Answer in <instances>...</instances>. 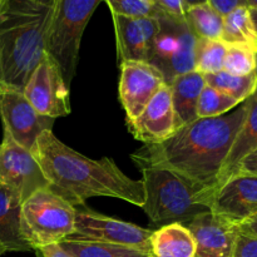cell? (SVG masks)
<instances>
[{
  "mask_svg": "<svg viewBox=\"0 0 257 257\" xmlns=\"http://www.w3.org/2000/svg\"><path fill=\"white\" fill-rule=\"evenodd\" d=\"M247 114V103L233 112L198 118L178 128L160 143L143 145L131 157L140 168L172 171L191 182L213 191L235 138Z\"/></svg>",
  "mask_w": 257,
  "mask_h": 257,
  "instance_id": "1",
  "label": "cell"
},
{
  "mask_svg": "<svg viewBox=\"0 0 257 257\" xmlns=\"http://www.w3.org/2000/svg\"><path fill=\"white\" fill-rule=\"evenodd\" d=\"M32 153L49 182V190L74 207L100 196L145 206L143 181L125 176L112 158L85 157L58 140L52 131L38 137Z\"/></svg>",
  "mask_w": 257,
  "mask_h": 257,
  "instance_id": "2",
  "label": "cell"
},
{
  "mask_svg": "<svg viewBox=\"0 0 257 257\" xmlns=\"http://www.w3.org/2000/svg\"><path fill=\"white\" fill-rule=\"evenodd\" d=\"M53 4L10 0L0 17V55L5 84L22 90L45 53Z\"/></svg>",
  "mask_w": 257,
  "mask_h": 257,
  "instance_id": "3",
  "label": "cell"
},
{
  "mask_svg": "<svg viewBox=\"0 0 257 257\" xmlns=\"http://www.w3.org/2000/svg\"><path fill=\"white\" fill-rule=\"evenodd\" d=\"M141 172L146 193L142 208L153 225H183L200 213L210 211L207 202L212 191L172 171L146 167L141 168Z\"/></svg>",
  "mask_w": 257,
  "mask_h": 257,
  "instance_id": "4",
  "label": "cell"
},
{
  "mask_svg": "<svg viewBox=\"0 0 257 257\" xmlns=\"http://www.w3.org/2000/svg\"><path fill=\"white\" fill-rule=\"evenodd\" d=\"M100 2L103 0H54L45 53L60 68L69 88L77 73L83 33Z\"/></svg>",
  "mask_w": 257,
  "mask_h": 257,
  "instance_id": "5",
  "label": "cell"
},
{
  "mask_svg": "<svg viewBox=\"0 0 257 257\" xmlns=\"http://www.w3.org/2000/svg\"><path fill=\"white\" fill-rule=\"evenodd\" d=\"M75 207L49 188L38 190L22 203L20 228L33 250L59 243L74 232Z\"/></svg>",
  "mask_w": 257,
  "mask_h": 257,
  "instance_id": "6",
  "label": "cell"
},
{
  "mask_svg": "<svg viewBox=\"0 0 257 257\" xmlns=\"http://www.w3.org/2000/svg\"><path fill=\"white\" fill-rule=\"evenodd\" d=\"M158 22L160 29L153 42L150 63L162 73L170 85L180 75L196 70L197 37L186 19L165 14Z\"/></svg>",
  "mask_w": 257,
  "mask_h": 257,
  "instance_id": "7",
  "label": "cell"
},
{
  "mask_svg": "<svg viewBox=\"0 0 257 257\" xmlns=\"http://www.w3.org/2000/svg\"><path fill=\"white\" fill-rule=\"evenodd\" d=\"M152 233L153 231L135 223L108 217L87 208L78 210L75 207L74 232L65 240L113 243L151 252Z\"/></svg>",
  "mask_w": 257,
  "mask_h": 257,
  "instance_id": "8",
  "label": "cell"
},
{
  "mask_svg": "<svg viewBox=\"0 0 257 257\" xmlns=\"http://www.w3.org/2000/svg\"><path fill=\"white\" fill-rule=\"evenodd\" d=\"M23 93L39 114L53 119L70 114L69 87L60 68L47 53L29 75Z\"/></svg>",
  "mask_w": 257,
  "mask_h": 257,
  "instance_id": "9",
  "label": "cell"
},
{
  "mask_svg": "<svg viewBox=\"0 0 257 257\" xmlns=\"http://www.w3.org/2000/svg\"><path fill=\"white\" fill-rule=\"evenodd\" d=\"M0 183L12 190L22 203L49 182L30 151L18 145L4 128L0 145Z\"/></svg>",
  "mask_w": 257,
  "mask_h": 257,
  "instance_id": "10",
  "label": "cell"
},
{
  "mask_svg": "<svg viewBox=\"0 0 257 257\" xmlns=\"http://www.w3.org/2000/svg\"><path fill=\"white\" fill-rule=\"evenodd\" d=\"M0 117L3 128L13 140L32 152L38 137L45 131H52L54 120L39 114L28 102L22 90L8 88L0 94Z\"/></svg>",
  "mask_w": 257,
  "mask_h": 257,
  "instance_id": "11",
  "label": "cell"
},
{
  "mask_svg": "<svg viewBox=\"0 0 257 257\" xmlns=\"http://www.w3.org/2000/svg\"><path fill=\"white\" fill-rule=\"evenodd\" d=\"M165 84L162 73L151 63L120 62L119 99L127 122L136 119Z\"/></svg>",
  "mask_w": 257,
  "mask_h": 257,
  "instance_id": "12",
  "label": "cell"
},
{
  "mask_svg": "<svg viewBox=\"0 0 257 257\" xmlns=\"http://www.w3.org/2000/svg\"><path fill=\"white\" fill-rule=\"evenodd\" d=\"M207 207L238 226L250 220L257 215V176L233 175L212 191Z\"/></svg>",
  "mask_w": 257,
  "mask_h": 257,
  "instance_id": "13",
  "label": "cell"
},
{
  "mask_svg": "<svg viewBox=\"0 0 257 257\" xmlns=\"http://www.w3.org/2000/svg\"><path fill=\"white\" fill-rule=\"evenodd\" d=\"M128 131L143 145L160 143L178 130L170 85L165 84L136 119L127 122Z\"/></svg>",
  "mask_w": 257,
  "mask_h": 257,
  "instance_id": "14",
  "label": "cell"
},
{
  "mask_svg": "<svg viewBox=\"0 0 257 257\" xmlns=\"http://www.w3.org/2000/svg\"><path fill=\"white\" fill-rule=\"evenodd\" d=\"M195 238V257H232L240 226L211 211L200 213L187 223Z\"/></svg>",
  "mask_w": 257,
  "mask_h": 257,
  "instance_id": "15",
  "label": "cell"
},
{
  "mask_svg": "<svg viewBox=\"0 0 257 257\" xmlns=\"http://www.w3.org/2000/svg\"><path fill=\"white\" fill-rule=\"evenodd\" d=\"M120 62L137 60L150 63L155 38L160 29L157 18H130L112 14Z\"/></svg>",
  "mask_w": 257,
  "mask_h": 257,
  "instance_id": "16",
  "label": "cell"
},
{
  "mask_svg": "<svg viewBox=\"0 0 257 257\" xmlns=\"http://www.w3.org/2000/svg\"><path fill=\"white\" fill-rule=\"evenodd\" d=\"M246 103H247V114L223 163L222 170L218 176L217 187L232 177L240 163L257 148V88L253 94L246 99Z\"/></svg>",
  "mask_w": 257,
  "mask_h": 257,
  "instance_id": "17",
  "label": "cell"
},
{
  "mask_svg": "<svg viewBox=\"0 0 257 257\" xmlns=\"http://www.w3.org/2000/svg\"><path fill=\"white\" fill-rule=\"evenodd\" d=\"M205 87V75L198 70L180 75L170 84L178 128L198 119L197 104Z\"/></svg>",
  "mask_w": 257,
  "mask_h": 257,
  "instance_id": "18",
  "label": "cell"
},
{
  "mask_svg": "<svg viewBox=\"0 0 257 257\" xmlns=\"http://www.w3.org/2000/svg\"><path fill=\"white\" fill-rule=\"evenodd\" d=\"M20 198L0 183V245L10 251H32L20 228Z\"/></svg>",
  "mask_w": 257,
  "mask_h": 257,
  "instance_id": "19",
  "label": "cell"
},
{
  "mask_svg": "<svg viewBox=\"0 0 257 257\" xmlns=\"http://www.w3.org/2000/svg\"><path fill=\"white\" fill-rule=\"evenodd\" d=\"M151 252L153 257H195V238L182 223L161 226L152 233Z\"/></svg>",
  "mask_w": 257,
  "mask_h": 257,
  "instance_id": "20",
  "label": "cell"
},
{
  "mask_svg": "<svg viewBox=\"0 0 257 257\" xmlns=\"http://www.w3.org/2000/svg\"><path fill=\"white\" fill-rule=\"evenodd\" d=\"M221 40L226 45H242L257 52V33L247 7L236 8L223 17Z\"/></svg>",
  "mask_w": 257,
  "mask_h": 257,
  "instance_id": "21",
  "label": "cell"
},
{
  "mask_svg": "<svg viewBox=\"0 0 257 257\" xmlns=\"http://www.w3.org/2000/svg\"><path fill=\"white\" fill-rule=\"evenodd\" d=\"M60 246L73 257H153L151 252L94 241L63 240Z\"/></svg>",
  "mask_w": 257,
  "mask_h": 257,
  "instance_id": "22",
  "label": "cell"
},
{
  "mask_svg": "<svg viewBox=\"0 0 257 257\" xmlns=\"http://www.w3.org/2000/svg\"><path fill=\"white\" fill-rule=\"evenodd\" d=\"M185 19L197 38L221 40L223 15L208 3L187 8Z\"/></svg>",
  "mask_w": 257,
  "mask_h": 257,
  "instance_id": "23",
  "label": "cell"
},
{
  "mask_svg": "<svg viewBox=\"0 0 257 257\" xmlns=\"http://www.w3.org/2000/svg\"><path fill=\"white\" fill-rule=\"evenodd\" d=\"M205 75L206 85L215 88L225 94L230 95L238 103L245 102L253 94L257 88L256 73L247 75H233L225 70L210 73Z\"/></svg>",
  "mask_w": 257,
  "mask_h": 257,
  "instance_id": "24",
  "label": "cell"
},
{
  "mask_svg": "<svg viewBox=\"0 0 257 257\" xmlns=\"http://www.w3.org/2000/svg\"><path fill=\"white\" fill-rule=\"evenodd\" d=\"M228 45L222 40L197 38L196 43V70L210 74L223 70V60Z\"/></svg>",
  "mask_w": 257,
  "mask_h": 257,
  "instance_id": "25",
  "label": "cell"
},
{
  "mask_svg": "<svg viewBox=\"0 0 257 257\" xmlns=\"http://www.w3.org/2000/svg\"><path fill=\"white\" fill-rule=\"evenodd\" d=\"M240 103L230 95L206 85L200 95L197 104L198 118H211L223 115L236 108Z\"/></svg>",
  "mask_w": 257,
  "mask_h": 257,
  "instance_id": "26",
  "label": "cell"
},
{
  "mask_svg": "<svg viewBox=\"0 0 257 257\" xmlns=\"http://www.w3.org/2000/svg\"><path fill=\"white\" fill-rule=\"evenodd\" d=\"M256 69V52L242 45H228L223 70L233 75H247Z\"/></svg>",
  "mask_w": 257,
  "mask_h": 257,
  "instance_id": "27",
  "label": "cell"
},
{
  "mask_svg": "<svg viewBox=\"0 0 257 257\" xmlns=\"http://www.w3.org/2000/svg\"><path fill=\"white\" fill-rule=\"evenodd\" d=\"M112 14L130 18H161L166 14L157 5L146 0H103Z\"/></svg>",
  "mask_w": 257,
  "mask_h": 257,
  "instance_id": "28",
  "label": "cell"
},
{
  "mask_svg": "<svg viewBox=\"0 0 257 257\" xmlns=\"http://www.w3.org/2000/svg\"><path fill=\"white\" fill-rule=\"evenodd\" d=\"M232 257H257V236L240 230L236 238Z\"/></svg>",
  "mask_w": 257,
  "mask_h": 257,
  "instance_id": "29",
  "label": "cell"
},
{
  "mask_svg": "<svg viewBox=\"0 0 257 257\" xmlns=\"http://www.w3.org/2000/svg\"><path fill=\"white\" fill-rule=\"evenodd\" d=\"M153 2L167 15L178 19H185L186 5L183 0H153Z\"/></svg>",
  "mask_w": 257,
  "mask_h": 257,
  "instance_id": "30",
  "label": "cell"
},
{
  "mask_svg": "<svg viewBox=\"0 0 257 257\" xmlns=\"http://www.w3.org/2000/svg\"><path fill=\"white\" fill-rule=\"evenodd\" d=\"M208 4L212 5L218 13L225 17L233 9L240 7H247L246 0H208Z\"/></svg>",
  "mask_w": 257,
  "mask_h": 257,
  "instance_id": "31",
  "label": "cell"
},
{
  "mask_svg": "<svg viewBox=\"0 0 257 257\" xmlns=\"http://www.w3.org/2000/svg\"><path fill=\"white\" fill-rule=\"evenodd\" d=\"M40 257H73L60 246V243H49L38 248Z\"/></svg>",
  "mask_w": 257,
  "mask_h": 257,
  "instance_id": "32",
  "label": "cell"
},
{
  "mask_svg": "<svg viewBox=\"0 0 257 257\" xmlns=\"http://www.w3.org/2000/svg\"><path fill=\"white\" fill-rule=\"evenodd\" d=\"M236 173H247V175L257 176V148L240 163Z\"/></svg>",
  "mask_w": 257,
  "mask_h": 257,
  "instance_id": "33",
  "label": "cell"
},
{
  "mask_svg": "<svg viewBox=\"0 0 257 257\" xmlns=\"http://www.w3.org/2000/svg\"><path fill=\"white\" fill-rule=\"evenodd\" d=\"M240 230L243 231V232H247L251 233V235L257 236V215L251 217L250 220L245 221L243 223H241Z\"/></svg>",
  "mask_w": 257,
  "mask_h": 257,
  "instance_id": "34",
  "label": "cell"
},
{
  "mask_svg": "<svg viewBox=\"0 0 257 257\" xmlns=\"http://www.w3.org/2000/svg\"><path fill=\"white\" fill-rule=\"evenodd\" d=\"M8 85L5 84L4 82V73H3V64H2V55H0V94H2L3 92H5V90L8 89Z\"/></svg>",
  "mask_w": 257,
  "mask_h": 257,
  "instance_id": "35",
  "label": "cell"
},
{
  "mask_svg": "<svg viewBox=\"0 0 257 257\" xmlns=\"http://www.w3.org/2000/svg\"><path fill=\"white\" fill-rule=\"evenodd\" d=\"M186 5V9L191 7H195V5H200V4H205V3H208V0H183Z\"/></svg>",
  "mask_w": 257,
  "mask_h": 257,
  "instance_id": "36",
  "label": "cell"
},
{
  "mask_svg": "<svg viewBox=\"0 0 257 257\" xmlns=\"http://www.w3.org/2000/svg\"><path fill=\"white\" fill-rule=\"evenodd\" d=\"M250 10V15H251V20L253 23V27H255V30L257 33V9H248Z\"/></svg>",
  "mask_w": 257,
  "mask_h": 257,
  "instance_id": "37",
  "label": "cell"
},
{
  "mask_svg": "<svg viewBox=\"0 0 257 257\" xmlns=\"http://www.w3.org/2000/svg\"><path fill=\"white\" fill-rule=\"evenodd\" d=\"M9 2H10V0H0V17H2L3 13L5 12L8 4H9Z\"/></svg>",
  "mask_w": 257,
  "mask_h": 257,
  "instance_id": "38",
  "label": "cell"
},
{
  "mask_svg": "<svg viewBox=\"0 0 257 257\" xmlns=\"http://www.w3.org/2000/svg\"><path fill=\"white\" fill-rule=\"evenodd\" d=\"M248 9H257V0H246Z\"/></svg>",
  "mask_w": 257,
  "mask_h": 257,
  "instance_id": "39",
  "label": "cell"
},
{
  "mask_svg": "<svg viewBox=\"0 0 257 257\" xmlns=\"http://www.w3.org/2000/svg\"><path fill=\"white\" fill-rule=\"evenodd\" d=\"M5 252H8V251H7V248H5L4 246H2V245H0V257H2L3 255H4Z\"/></svg>",
  "mask_w": 257,
  "mask_h": 257,
  "instance_id": "40",
  "label": "cell"
},
{
  "mask_svg": "<svg viewBox=\"0 0 257 257\" xmlns=\"http://www.w3.org/2000/svg\"><path fill=\"white\" fill-rule=\"evenodd\" d=\"M38 2L45 3V4H53V3H54V0H38Z\"/></svg>",
  "mask_w": 257,
  "mask_h": 257,
  "instance_id": "41",
  "label": "cell"
},
{
  "mask_svg": "<svg viewBox=\"0 0 257 257\" xmlns=\"http://www.w3.org/2000/svg\"><path fill=\"white\" fill-rule=\"evenodd\" d=\"M255 73H256V77H257V52H256V69H255Z\"/></svg>",
  "mask_w": 257,
  "mask_h": 257,
  "instance_id": "42",
  "label": "cell"
},
{
  "mask_svg": "<svg viewBox=\"0 0 257 257\" xmlns=\"http://www.w3.org/2000/svg\"><path fill=\"white\" fill-rule=\"evenodd\" d=\"M146 2H150V3H152V4H155V2H153V0H146Z\"/></svg>",
  "mask_w": 257,
  "mask_h": 257,
  "instance_id": "43",
  "label": "cell"
}]
</instances>
